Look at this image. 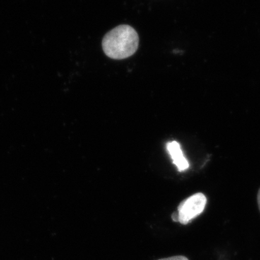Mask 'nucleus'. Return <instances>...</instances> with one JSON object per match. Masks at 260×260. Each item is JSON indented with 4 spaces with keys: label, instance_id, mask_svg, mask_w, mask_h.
Returning a JSON list of instances; mask_svg holds the SVG:
<instances>
[{
    "label": "nucleus",
    "instance_id": "nucleus-2",
    "mask_svg": "<svg viewBox=\"0 0 260 260\" xmlns=\"http://www.w3.org/2000/svg\"><path fill=\"white\" fill-rule=\"evenodd\" d=\"M207 204V198L203 193L191 195L181 202L178 207V222L186 225L204 211Z\"/></svg>",
    "mask_w": 260,
    "mask_h": 260
},
{
    "label": "nucleus",
    "instance_id": "nucleus-5",
    "mask_svg": "<svg viewBox=\"0 0 260 260\" xmlns=\"http://www.w3.org/2000/svg\"><path fill=\"white\" fill-rule=\"evenodd\" d=\"M172 218L174 221L178 222V220H179V219H178L177 213H173Z\"/></svg>",
    "mask_w": 260,
    "mask_h": 260
},
{
    "label": "nucleus",
    "instance_id": "nucleus-3",
    "mask_svg": "<svg viewBox=\"0 0 260 260\" xmlns=\"http://www.w3.org/2000/svg\"><path fill=\"white\" fill-rule=\"evenodd\" d=\"M167 150L171 155V158H172L173 162L177 167L179 172H184L189 169V161L184 157L179 143L177 141H172L168 143Z\"/></svg>",
    "mask_w": 260,
    "mask_h": 260
},
{
    "label": "nucleus",
    "instance_id": "nucleus-1",
    "mask_svg": "<svg viewBox=\"0 0 260 260\" xmlns=\"http://www.w3.org/2000/svg\"><path fill=\"white\" fill-rule=\"evenodd\" d=\"M139 35L129 25H118L104 36L102 48L113 59H124L135 54L139 47Z\"/></svg>",
    "mask_w": 260,
    "mask_h": 260
},
{
    "label": "nucleus",
    "instance_id": "nucleus-4",
    "mask_svg": "<svg viewBox=\"0 0 260 260\" xmlns=\"http://www.w3.org/2000/svg\"><path fill=\"white\" fill-rule=\"evenodd\" d=\"M159 260H189L184 256H175L172 257L166 258V259H161Z\"/></svg>",
    "mask_w": 260,
    "mask_h": 260
},
{
    "label": "nucleus",
    "instance_id": "nucleus-6",
    "mask_svg": "<svg viewBox=\"0 0 260 260\" xmlns=\"http://www.w3.org/2000/svg\"><path fill=\"white\" fill-rule=\"evenodd\" d=\"M257 203H258V206H259V209L260 211V189L259 191H258L257 194Z\"/></svg>",
    "mask_w": 260,
    "mask_h": 260
}]
</instances>
